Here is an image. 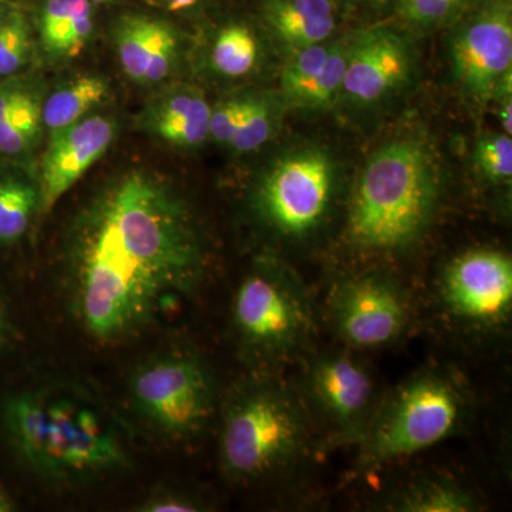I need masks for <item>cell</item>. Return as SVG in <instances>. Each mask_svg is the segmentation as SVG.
Returning <instances> with one entry per match:
<instances>
[{"instance_id":"obj_1","label":"cell","mask_w":512,"mask_h":512,"mask_svg":"<svg viewBox=\"0 0 512 512\" xmlns=\"http://www.w3.org/2000/svg\"><path fill=\"white\" fill-rule=\"evenodd\" d=\"M64 264L77 322L96 342L116 343L194 291L207 249L180 191L156 171L131 167L77 212Z\"/></svg>"},{"instance_id":"obj_2","label":"cell","mask_w":512,"mask_h":512,"mask_svg":"<svg viewBox=\"0 0 512 512\" xmlns=\"http://www.w3.org/2000/svg\"><path fill=\"white\" fill-rule=\"evenodd\" d=\"M433 157L416 140H397L376 151L350 198L346 237L360 251L396 252L419 241L439 205Z\"/></svg>"},{"instance_id":"obj_3","label":"cell","mask_w":512,"mask_h":512,"mask_svg":"<svg viewBox=\"0 0 512 512\" xmlns=\"http://www.w3.org/2000/svg\"><path fill=\"white\" fill-rule=\"evenodd\" d=\"M18 456L43 476L77 478L126 464L117 434L99 413L69 397L13 394L0 412Z\"/></svg>"},{"instance_id":"obj_4","label":"cell","mask_w":512,"mask_h":512,"mask_svg":"<svg viewBox=\"0 0 512 512\" xmlns=\"http://www.w3.org/2000/svg\"><path fill=\"white\" fill-rule=\"evenodd\" d=\"M302 393L276 382L255 384L229 403L221 434L225 470L261 480L295 466L313 444V420Z\"/></svg>"},{"instance_id":"obj_5","label":"cell","mask_w":512,"mask_h":512,"mask_svg":"<svg viewBox=\"0 0 512 512\" xmlns=\"http://www.w3.org/2000/svg\"><path fill=\"white\" fill-rule=\"evenodd\" d=\"M466 409V394L450 373H417L375 410L360 441V464L382 466L436 446L458 429Z\"/></svg>"},{"instance_id":"obj_6","label":"cell","mask_w":512,"mask_h":512,"mask_svg":"<svg viewBox=\"0 0 512 512\" xmlns=\"http://www.w3.org/2000/svg\"><path fill=\"white\" fill-rule=\"evenodd\" d=\"M234 325L259 359L281 362L301 352L315 335V312L302 282L278 264H261L239 285Z\"/></svg>"},{"instance_id":"obj_7","label":"cell","mask_w":512,"mask_h":512,"mask_svg":"<svg viewBox=\"0 0 512 512\" xmlns=\"http://www.w3.org/2000/svg\"><path fill=\"white\" fill-rule=\"evenodd\" d=\"M333 190L335 170L328 154L303 148L269 168L255 192L256 212L276 234L302 239L325 222Z\"/></svg>"},{"instance_id":"obj_8","label":"cell","mask_w":512,"mask_h":512,"mask_svg":"<svg viewBox=\"0 0 512 512\" xmlns=\"http://www.w3.org/2000/svg\"><path fill=\"white\" fill-rule=\"evenodd\" d=\"M131 390L140 412L175 439L200 433L214 410L210 373L194 357H165L144 366Z\"/></svg>"},{"instance_id":"obj_9","label":"cell","mask_w":512,"mask_h":512,"mask_svg":"<svg viewBox=\"0 0 512 512\" xmlns=\"http://www.w3.org/2000/svg\"><path fill=\"white\" fill-rule=\"evenodd\" d=\"M303 399L326 427L330 443H360L375 414V383L362 365L343 353L313 359Z\"/></svg>"},{"instance_id":"obj_10","label":"cell","mask_w":512,"mask_h":512,"mask_svg":"<svg viewBox=\"0 0 512 512\" xmlns=\"http://www.w3.org/2000/svg\"><path fill=\"white\" fill-rule=\"evenodd\" d=\"M330 319L346 345L355 349L383 348L406 329L409 303L402 286L389 276H352L333 289Z\"/></svg>"},{"instance_id":"obj_11","label":"cell","mask_w":512,"mask_h":512,"mask_svg":"<svg viewBox=\"0 0 512 512\" xmlns=\"http://www.w3.org/2000/svg\"><path fill=\"white\" fill-rule=\"evenodd\" d=\"M448 311L473 325H500L512 308V261L495 249H471L454 258L441 276Z\"/></svg>"},{"instance_id":"obj_12","label":"cell","mask_w":512,"mask_h":512,"mask_svg":"<svg viewBox=\"0 0 512 512\" xmlns=\"http://www.w3.org/2000/svg\"><path fill=\"white\" fill-rule=\"evenodd\" d=\"M454 74L464 92L485 103L512 70L511 0H490L454 33L450 45Z\"/></svg>"},{"instance_id":"obj_13","label":"cell","mask_w":512,"mask_h":512,"mask_svg":"<svg viewBox=\"0 0 512 512\" xmlns=\"http://www.w3.org/2000/svg\"><path fill=\"white\" fill-rule=\"evenodd\" d=\"M412 73V52L399 33L386 28L363 30L346 45L342 94L369 106L403 89Z\"/></svg>"},{"instance_id":"obj_14","label":"cell","mask_w":512,"mask_h":512,"mask_svg":"<svg viewBox=\"0 0 512 512\" xmlns=\"http://www.w3.org/2000/svg\"><path fill=\"white\" fill-rule=\"evenodd\" d=\"M116 134V121L103 114H89L50 134L37 177L39 212L49 214L53 210L63 195L110 150Z\"/></svg>"},{"instance_id":"obj_15","label":"cell","mask_w":512,"mask_h":512,"mask_svg":"<svg viewBox=\"0 0 512 512\" xmlns=\"http://www.w3.org/2000/svg\"><path fill=\"white\" fill-rule=\"evenodd\" d=\"M111 40L121 70L140 86L167 82L180 63L181 33L167 16L126 10L111 23Z\"/></svg>"},{"instance_id":"obj_16","label":"cell","mask_w":512,"mask_h":512,"mask_svg":"<svg viewBox=\"0 0 512 512\" xmlns=\"http://www.w3.org/2000/svg\"><path fill=\"white\" fill-rule=\"evenodd\" d=\"M212 107L194 87L161 90L141 111L140 127L151 136L181 148H194L210 138Z\"/></svg>"},{"instance_id":"obj_17","label":"cell","mask_w":512,"mask_h":512,"mask_svg":"<svg viewBox=\"0 0 512 512\" xmlns=\"http://www.w3.org/2000/svg\"><path fill=\"white\" fill-rule=\"evenodd\" d=\"M42 80L20 73L0 82V157L23 160L45 131Z\"/></svg>"},{"instance_id":"obj_18","label":"cell","mask_w":512,"mask_h":512,"mask_svg":"<svg viewBox=\"0 0 512 512\" xmlns=\"http://www.w3.org/2000/svg\"><path fill=\"white\" fill-rule=\"evenodd\" d=\"M30 18L43 55L50 62H69L92 42L97 8L89 0H37Z\"/></svg>"},{"instance_id":"obj_19","label":"cell","mask_w":512,"mask_h":512,"mask_svg":"<svg viewBox=\"0 0 512 512\" xmlns=\"http://www.w3.org/2000/svg\"><path fill=\"white\" fill-rule=\"evenodd\" d=\"M262 19L289 52L328 42L336 28L333 0H265Z\"/></svg>"},{"instance_id":"obj_20","label":"cell","mask_w":512,"mask_h":512,"mask_svg":"<svg viewBox=\"0 0 512 512\" xmlns=\"http://www.w3.org/2000/svg\"><path fill=\"white\" fill-rule=\"evenodd\" d=\"M110 97V83L96 74H82L47 93L43 101V124L50 134L89 116Z\"/></svg>"},{"instance_id":"obj_21","label":"cell","mask_w":512,"mask_h":512,"mask_svg":"<svg viewBox=\"0 0 512 512\" xmlns=\"http://www.w3.org/2000/svg\"><path fill=\"white\" fill-rule=\"evenodd\" d=\"M39 207L36 178L19 167H0V245L18 244L28 232Z\"/></svg>"},{"instance_id":"obj_22","label":"cell","mask_w":512,"mask_h":512,"mask_svg":"<svg viewBox=\"0 0 512 512\" xmlns=\"http://www.w3.org/2000/svg\"><path fill=\"white\" fill-rule=\"evenodd\" d=\"M390 507L403 512L476 511V497L451 478L427 477L413 481L394 495Z\"/></svg>"},{"instance_id":"obj_23","label":"cell","mask_w":512,"mask_h":512,"mask_svg":"<svg viewBox=\"0 0 512 512\" xmlns=\"http://www.w3.org/2000/svg\"><path fill=\"white\" fill-rule=\"evenodd\" d=\"M259 60V42L254 30L241 22L228 23L215 36L211 63L221 76L244 77L255 69Z\"/></svg>"},{"instance_id":"obj_24","label":"cell","mask_w":512,"mask_h":512,"mask_svg":"<svg viewBox=\"0 0 512 512\" xmlns=\"http://www.w3.org/2000/svg\"><path fill=\"white\" fill-rule=\"evenodd\" d=\"M36 46L32 18L18 6L0 25V77L23 73L32 62Z\"/></svg>"},{"instance_id":"obj_25","label":"cell","mask_w":512,"mask_h":512,"mask_svg":"<svg viewBox=\"0 0 512 512\" xmlns=\"http://www.w3.org/2000/svg\"><path fill=\"white\" fill-rule=\"evenodd\" d=\"M346 70V45L333 43L325 63L313 76L308 86L293 101V106L301 109H323L342 94Z\"/></svg>"},{"instance_id":"obj_26","label":"cell","mask_w":512,"mask_h":512,"mask_svg":"<svg viewBox=\"0 0 512 512\" xmlns=\"http://www.w3.org/2000/svg\"><path fill=\"white\" fill-rule=\"evenodd\" d=\"M276 127L274 104L261 96H249L247 110L229 147L238 153L258 150L271 140Z\"/></svg>"},{"instance_id":"obj_27","label":"cell","mask_w":512,"mask_h":512,"mask_svg":"<svg viewBox=\"0 0 512 512\" xmlns=\"http://www.w3.org/2000/svg\"><path fill=\"white\" fill-rule=\"evenodd\" d=\"M332 45L333 43L323 42L291 52L281 74V89L288 103L292 104L319 72Z\"/></svg>"},{"instance_id":"obj_28","label":"cell","mask_w":512,"mask_h":512,"mask_svg":"<svg viewBox=\"0 0 512 512\" xmlns=\"http://www.w3.org/2000/svg\"><path fill=\"white\" fill-rule=\"evenodd\" d=\"M474 163L485 180L510 184L512 178V138L510 134H485L478 138Z\"/></svg>"},{"instance_id":"obj_29","label":"cell","mask_w":512,"mask_h":512,"mask_svg":"<svg viewBox=\"0 0 512 512\" xmlns=\"http://www.w3.org/2000/svg\"><path fill=\"white\" fill-rule=\"evenodd\" d=\"M471 0H402L400 15L416 25H436L466 8Z\"/></svg>"},{"instance_id":"obj_30","label":"cell","mask_w":512,"mask_h":512,"mask_svg":"<svg viewBox=\"0 0 512 512\" xmlns=\"http://www.w3.org/2000/svg\"><path fill=\"white\" fill-rule=\"evenodd\" d=\"M249 96L232 97L222 101L218 106L212 107L210 117V138L217 143L229 146L235 133H237L245 110H247Z\"/></svg>"},{"instance_id":"obj_31","label":"cell","mask_w":512,"mask_h":512,"mask_svg":"<svg viewBox=\"0 0 512 512\" xmlns=\"http://www.w3.org/2000/svg\"><path fill=\"white\" fill-rule=\"evenodd\" d=\"M147 2L167 15L188 16L207 9L214 0H147Z\"/></svg>"},{"instance_id":"obj_32","label":"cell","mask_w":512,"mask_h":512,"mask_svg":"<svg viewBox=\"0 0 512 512\" xmlns=\"http://www.w3.org/2000/svg\"><path fill=\"white\" fill-rule=\"evenodd\" d=\"M198 504L180 495H158L144 505L143 511L148 512H192L198 511Z\"/></svg>"},{"instance_id":"obj_33","label":"cell","mask_w":512,"mask_h":512,"mask_svg":"<svg viewBox=\"0 0 512 512\" xmlns=\"http://www.w3.org/2000/svg\"><path fill=\"white\" fill-rule=\"evenodd\" d=\"M10 333H12V326H10L8 309L0 296V353L8 345Z\"/></svg>"},{"instance_id":"obj_34","label":"cell","mask_w":512,"mask_h":512,"mask_svg":"<svg viewBox=\"0 0 512 512\" xmlns=\"http://www.w3.org/2000/svg\"><path fill=\"white\" fill-rule=\"evenodd\" d=\"M15 510L12 498L6 493L5 488L0 485V512H10Z\"/></svg>"},{"instance_id":"obj_35","label":"cell","mask_w":512,"mask_h":512,"mask_svg":"<svg viewBox=\"0 0 512 512\" xmlns=\"http://www.w3.org/2000/svg\"><path fill=\"white\" fill-rule=\"evenodd\" d=\"M19 5H13V3L2 2L0 0V25L8 19L10 13L13 12Z\"/></svg>"},{"instance_id":"obj_36","label":"cell","mask_w":512,"mask_h":512,"mask_svg":"<svg viewBox=\"0 0 512 512\" xmlns=\"http://www.w3.org/2000/svg\"><path fill=\"white\" fill-rule=\"evenodd\" d=\"M92 5L96 6L97 9L104 8V6L120 5V3L127 2V0H89Z\"/></svg>"},{"instance_id":"obj_37","label":"cell","mask_w":512,"mask_h":512,"mask_svg":"<svg viewBox=\"0 0 512 512\" xmlns=\"http://www.w3.org/2000/svg\"><path fill=\"white\" fill-rule=\"evenodd\" d=\"M2 2L13 3V5H19L20 0H2Z\"/></svg>"},{"instance_id":"obj_38","label":"cell","mask_w":512,"mask_h":512,"mask_svg":"<svg viewBox=\"0 0 512 512\" xmlns=\"http://www.w3.org/2000/svg\"><path fill=\"white\" fill-rule=\"evenodd\" d=\"M367 2L376 3V0H367Z\"/></svg>"}]
</instances>
